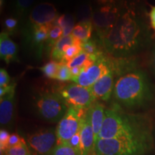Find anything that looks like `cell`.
Segmentation results:
<instances>
[{"label":"cell","instance_id":"obj_33","mask_svg":"<svg viewBox=\"0 0 155 155\" xmlns=\"http://www.w3.org/2000/svg\"><path fill=\"white\" fill-rule=\"evenodd\" d=\"M24 141H25V139H23L22 137H20L19 134H17L16 133L12 134L9 139L8 148L22 144V143L24 142Z\"/></svg>","mask_w":155,"mask_h":155},{"label":"cell","instance_id":"obj_2","mask_svg":"<svg viewBox=\"0 0 155 155\" xmlns=\"http://www.w3.org/2000/svg\"><path fill=\"white\" fill-rule=\"evenodd\" d=\"M116 78L113 96L120 105L134 109L143 107L152 101L153 94L148 76L138 67Z\"/></svg>","mask_w":155,"mask_h":155},{"label":"cell","instance_id":"obj_16","mask_svg":"<svg viewBox=\"0 0 155 155\" xmlns=\"http://www.w3.org/2000/svg\"><path fill=\"white\" fill-rule=\"evenodd\" d=\"M18 47L5 32L0 34V58L7 64L19 61L17 58Z\"/></svg>","mask_w":155,"mask_h":155},{"label":"cell","instance_id":"obj_6","mask_svg":"<svg viewBox=\"0 0 155 155\" xmlns=\"http://www.w3.org/2000/svg\"><path fill=\"white\" fill-rule=\"evenodd\" d=\"M53 26L22 25V35L24 49L38 61L42 57L46 41Z\"/></svg>","mask_w":155,"mask_h":155},{"label":"cell","instance_id":"obj_31","mask_svg":"<svg viewBox=\"0 0 155 155\" xmlns=\"http://www.w3.org/2000/svg\"><path fill=\"white\" fill-rule=\"evenodd\" d=\"M71 147H73L76 152L78 153L79 155H81V138H80V133L78 132L75 134L72 137V139L69 141L68 143Z\"/></svg>","mask_w":155,"mask_h":155},{"label":"cell","instance_id":"obj_29","mask_svg":"<svg viewBox=\"0 0 155 155\" xmlns=\"http://www.w3.org/2000/svg\"><path fill=\"white\" fill-rule=\"evenodd\" d=\"M19 21L15 17H8L4 21V27L5 30L4 32L10 35H14L18 28Z\"/></svg>","mask_w":155,"mask_h":155},{"label":"cell","instance_id":"obj_19","mask_svg":"<svg viewBox=\"0 0 155 155\" xmlns=\"http://www.w3.org/2000/svg\"><path fill=\"white\" fill-rule=\"evenodd\" d=\"M93 23L91 20H83L79 22L75 25L73 29L72 34L73 36L82 42H86L91 38L93 32Z\"/></svg>","mask_w":155,"mask_h":155},{"label":"cell","instance_id":"obj_13","mask_svg":"<svg viewBox=\"0 0 155 155\" xmlns=\"http://www.w3.org/2000/svg\"><path fill=\"white\" fill-rule=\"evenodd\" d=\"M79 133L81 138V155H90L94 152L96 140L88 109L85 112L81 119Z\"/></svg>","mask_w":155,"mask_h":155},{"label":"cell","instance_id":"obj_3","mask_svg":"<svg viewBox=\"0 0 155 155\" xmlns=\"http://www.w3.org/2000/svg\"><path fill=\"white\" fill-rule=\"evenodd\" d=\"M150 134L147 119L142 116L127 114L119 106L107 108L98 139L134 137Z\"/></svg>","mask_w":155,"mask_h":155},{"label":"cell","instance_id":"obj_1","mask_svg":"<svg viewBox=\"0 0 155 155\" xmlns=\"http://www.w3.org/2000/svg\"><path fill=\"white\" fill-rule=\"evenodd\" d=\"M147 40V28L132 12H120L115 25L102 40L108 55L114 58L131 57Z\"/></svg>","mask_w":155,"mask_h":155},{"label":"cell","instance_id":"obj_5","mask_svg":"<svg viewBox=\"0 0 155 155\" xmlns=\"http://www.w3.org/2000/svg\"><path fill=\"white\" fill-rule=\"evenodd\" d=\"M34 107L38 115L50 123H58L68 109L67 104L58 92H39L35 97Z\"/></svg>","mask_w":155,"mask_h":155},{"label":"cell","instance_id":"obj_26","mask_svg":"<svg viewBox=\"0 0 155 155\" xmlns=\"http://www.w3.org/2000/svg\"><path fill=\"white\" fill-rule=\"evenodd\" d=\"M55 79L58 81H63V82L72 81L73 77L72 73H71V70L68 66L67 64L60 63Z\"/></svg>","mask_w":155,"mask_h":155},{"label":"cell","instance_id":"obj_12","mask_svg":"<svg viewBox=\"0 0 155 155\" xmlns=\"http://www.w3.org/2000/svg\"><path fill=\"white\" fill-rule=\"evenodd\" d=\"M59 16L57 9L53 4L49 2L40 3L31 9L22 25L53 26L55 24V21Z\"/></svg>","mask_w":155,"mask_h":155},{"label":"cell","instance_id":"obj_4","mask_svg":"<svg viewBox=\"0 0 155 155\" xmlns=\"http://www.w3.org/2000/svg\"><path fill=\"white\" fill-rule=\"evenodd\" d=\"M150 134L112 139H99L95 144L96 155H143L150 149Z\"/></svg>","mask_w":155,"mask_h":155},{"label":"cell","instance_id":"obj_9","mask_svg":"<svg viewBox=\"0 0 155 155\" xmlns=\"http://www.w3.org/2000/svg\"><path fill=\"white\" fill-rule=\"evenodd\" d=\"M120 11L114 5L101 6L91 12V22L101 41L115 25Z\"/></svg>","mask_w":155,"mask_h":155},{"label":"cell","instance_id":"obj_20","mask_svg":"<svg viewBox=\"0 0 155 155\" xmlns=\"http://www.w3.org/2000/svg\"><path fill=\"white\" fill-rule=\"evenodd\" d=\"M35 0H15L14 7V16L16 19H18L19 22L22 23L28 17L29 13L31 11V7L33 5Z\"/></svg>","mask_w":155,"mask_h":155},{"label":"cell","instance_id":"obj_10","mask_svg":"<svg viewBox=\"0 0 155 155\" xmlns=\"http://www.w3.org/2000/svg\"><path fill=\"white\" fill-rule=\"evenodd\" d=\"M28 143L35 155H52L58 145L55 129H43L31 134Z\"/></svg>","mask_w":155,"mask_h":155},{"label":"cell","instance_id":"obj_7","mask_svg":"<svg viewBox=\"0 0 155 155\" xmlns=\"http://www.w3.org/2000/svg\"><path fill=\"white\" fill-rule=\"evenodd\" d=\"M68 107L88 110L96 99L89 88L77 83H69L61 87L57 91Z\"/></svg>","mask_w":155,"mask_h":155},{"label":"cell","instance_id":"obj_34","mask_svg":"<svg viewBox=\"0 0 155 155\" xmlns=\"http://www.w3.org/2000/svg\"><path fill=\"white\" fill-rule=\"evenodd\" d=\"M96 2L101 6L114 5L116 0H95Z\"/></svg>","mask_w":155,"mask_h":155},{"label":"cell","instance_id":"obj_21","mask_svg":"<svg viewBox=\"0 0 155 155\" xmlns=\"http://www.w3.org/2000/svg\"><path fill=\"white\" fill-rule=\"evenodd\" d=\"M63 36V31L62 28L58 25L55 24L52 27L51 30L49 32L48 40L46 41L45 46V55L50 56L51 55V52L55 45L57 43L58 40Z\"/></svg>","mask_w":155,"mask_h":155},{"label":"cell","instance_id":"obj_15","mask_svg":"<svg viewBox=\"0 0 155 155\" xmlns=\"http://www.w3.org/2000/svg\"><path fill=\"white\" fill-rule=\"evenodd\" d=\"M15 88L2 97H0V124L9 127L14 119Z\"/></svg>","mask_w":155,"mask_h":155},{"label":"cell","instance_id":"obj_18","mask_svg":"<svg viewBox=\"0 0 155 155\" xmlns=\"http://www.w3.org/2000/svg\"><path fill=\"white\" fill-rule=\"evenodd\" d=\"M78 40L74 38L72 34L62 37L55 45L53 50H52L51 55H50L52 61H55L56 63H61L65 50L69 46L72 45Z\"/></svg>","mask_w":155,"mask_h":155},{"label":"cell","instance_id":"obj_23","mask_svg":"<svg viewBox=\"0 0 155 155\" xmlns=\"http://www.w3.org/2000/svg\"><path fill=\"white\" fill-rule=\"evenodd\" d=\"M55 24L62 28L63 31V36L69 35L72 33L75 28V17L70 14L60 15L55 21Z\"/></svg>","mask_w":155,"mask_h":155},{"label":"cell","instance_id":"obj_24","mask_svg":"<svg viewBox=\"0 0 155 155\" xmlns=\"http://www.w3.org/2000/svg\"><path fill=\"white\" fill-rule=\"evenodd\" d=\"M82 44L83 42L78 40L72 45L69 46L67 48V50H65L61 63H68L70 61H72L73 58H75L77 55H78L83 51Z\"/></svg>","mask_w":155,"mask_h":155},{"label":"cell","instance_id":"obj_25","mask_svg":"<svg viewBox=\"0 0 155 155\" xmlns=\"http://www.w3.org/2000/svg\"><path fill=\"white\" fill-rule=\"evenodd\" d=\"M59 65L60 63L52 61L50 62H48V63L45 64L43 66L39 68V69L42 71V73L46 77L51 79H55Z\"/></svg>","mask_w":155,"mask_h":155},{"label":"cell","instance_id":"obj_11","mask_svg":"<svg viewBox=\"0 0 155 155\" xmlns=\"http://www.w3.org/2000/svg\"><path fill=\"white\" fill-rule=\"evenodd\" d=\"M109 71H111L108 62V55L106 53L97 59L91 66L83 71L73 81L86 88H91L97 81L107 74Z\"/></svg>","mask_w":155,"mask_h":155},{"label":"cell","instance_id":"obj_35","mask_svg":"<svg viewBox=\"0 0 155 155\" xmlns=\"http://www.w3.org/2000/svg\"><path fill=\"white\" fill-rule=\"evenodd\" d=\"M150 17L151 25H152V28L155 31V7H152V9H151V12L150 13Z\"/></svg>","mask_w":155,"mask_h":155},{"label":"cell","instance_id":"obj_17","mask_svg":"<svg viewBox=\"0 0 155 155\" xmlns=\"http://www.w3.org/2000/svg\"><path fill=\"white\" fill-rule=\"evenodd\" d=\"M105 111L104 106L97 101H95L93 105L88 108L96 142L98 140V136L101 130L104 116H105Z\"/></svg>","mask_w":155,"mask_h":155},{"label":"cell","instance_id":"obj_37","mask_svg":"<svg viewBox=\"0 0 155 155\" xmlns=\"http://www.w3.org/2000/svg\"><path fill=\"white\" fill-rule=\"evenodd\" d=\"M29 155H31V154H29Z\"/></svg>","mask_w":155,"mask_h":155},{"label":"cell","instance_id":"obj_27","mask_svg":"<svg viewBox=\"0 0 155 155\" xmlns=\"http://www.w3.org/2000/svg\"><path fill=\"white\" fill-rule=\"evenodd\" d=\"M5 155H29L30 154V150H29L26 141L22 144L9 147L5 153Z\"/></svg>","mask_w":155,"mask_h":155},{"label":"cell","instance_id":"obj_28","mask_svg":"<svg viewBox=\"0 0 155 155\" xmlns=\"http://www.w3.org/2000/svg\"><path fill=\"white\" fill-rule=\"evenodd\" d=\"M52 155H79L73 147L68 144H58Z\"/></svg>","mask_w":155,"mask_h":155},{"label":"cell","instance_id":"obj_8","mask_svg":"<svg viewBox=\"0 0 155 155\" xmlns=\"http://www.w3.org/2000/svg\"><path fill=\"white\" fill-rule=\"evenodd\" d=\"M86 111L73 107L68 108L55 129L58 144H68L73 136L78 132L81 119Z\"/></svg>","mask_w":155,"mask_h":155},{"label":"cell","instance_id":"obj_14","mask_svg":"<svg viewBox=\"0 0 155 155\" xmlns=\"http://www.w3.org/2000/svg\"><path fill=\"white\" fill-rule=\"evenodd\" d=\"M114 84H115V75L111 71L101 78L93 86L89 88L91 91L96 99L107 101L113 94Z\"/></svg>","mask_w":155,"mask_h":155},{"label":"cell","instance_id":"obj_32","mask_svg":"<svg viewBox=\"0 0 155 155\" xmlns=\"http://www.w3.org/2000/svg\"><path fill=\"white\" fill-rule=\"evenodd\" d=\"M10 77L5 68L0 69V87H5L10 85Z\"/></svg>","mask_w":155,"mask_h":155},{"label":"cell","instance_id":"obj_22","mask_svg":"<svg viewBox=\"0 0 155 155\" xmlns=\"http://www.w3.org/2000/svg\"><path fill=\"white\" fill-rule=\"evenodd\" d=\"M95 61H94V58L90 55L82 51L78 55L73 58L72 61L67 63V65L70 68H73L75 67L81 68L83 71L90 66H91L93 64L95 63Z\"/></svg>","mask_w":155,"mask_h":155},{"label":"cell","instance_id":"obj_36","mask_svg":"<svg viewBox=\"0 0 155 155\" xmlns=\"http://www.w3.org/2000/svg\"><path fill=\"white\" fill-rule=\"evenodd\" d=\"M152 66L153 68V71H154V73L155 74V48H154V50L152 52Z\"/></svg>","mask_w":155,"mask_h":155},{"label":"cell","instance_id":"obj_30","mask_svg":"<svg viewBox=\"0 0 155 155\" xmlns=\"http://www.w3.org/2000/svg\"><path fill=\"white\" fill-rule=\"evenodd\" d=\"M10 134L5 129H2L0 131V152L2 155L3 152L5 153L8 149L9 139L10 137Z\"/></svg>","mask_w":155,"mask_h":155}]
</instances>
